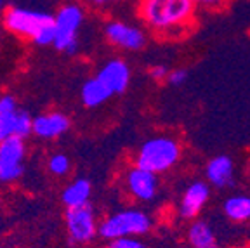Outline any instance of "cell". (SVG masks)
<instances>
[{
  "label": "cell",
  "mask_w": 250,
  "mask_h": 248,
  "mask_svg": "<svg viewBox=\"0 0 250 248\" xmlns=\"http://www.w3.org/2000/svg\"><path fill=\"white\" fill-rule=\"evenodd\" d=\"M24 141L21 137H9L0 143V181L12 183L23 174Z\"/></svg>",
  "instance_id": "obj_10"
},
{
  "label": "cell",
  "mask_w": 250,
  "mask_h": 248,
  "mask_svg": "<svg viewBox=\"0 0 250 248\" xmlns=\"http://www.w3.org/2000/svg\"><path fill=\"white\" fill-rule=\"evenodd\" d=\"M4 24L9 31L21 37H30L39 45L54 43L56 23L54 16L45 11L26 7H11L4 16Z\"/></svg>",
  "instance_id": "obj_2"
},
{
  "label": "cell",
  "mask_w": 250,
  "mask_h": 248,
  "mask_svg": "<svg viewBox=\"0 0 250 248\" xmlns=\"http://www.w3.org/2000/svg\"><path fill=\"white\" fill-rule=\"evenodd\" d=\"M56 23V39L54 47L58 51H64L70 56L77 54L78 40L77 33L78 28L83 23V11L78 5L68 4L59 9V12L54 18Z\"/></svg>",
  "instance_id": "obj_5"
},
{
  "label": "cell",
  "mask_w": 250,
  "mask_h": 248,
  "mask_svg": "<svg viewBox=\"0 0 250 248\" xmlns=\"http://www.w3.org/2000/svg\"><path fill=\"white\" fill-rule=\"evenodd\" d=\"M90 2H94L96 5H104V4H109L111 0H90Z\"/></svg>",
  "instance_id": "obj_24"
},
{
  "label": "cell",
  "mask_w": 250,
  "mask_h": 248,
  "mask_svg": "<svg viewBox=\"0 0 250 248\" xmlns=\"http://www.w3.org/2000/svg\"><path fill=\"white\" fill-rule=\"evenodd\" d=\"M153 217L139 208H125L111 213L99 222V236L103 240L113 241L118 238H141L153 229Z\"/></svg>",
  "instance_id": "obj_4"
},
{
  "label": "cell",
  "mask_w": 250,
  "mask_h": 248,
  "mask_svg": "<svg viewBox=\"0 0 250 248\" xmlns=\"http://www.w3.org/2000/svg\"><path fill=\"white\" fill-rule=\"evenodd\" d=\"M186 241L189 248H219L217 234L205 219H195L188 224Z\"/></svg>",
  "instance_id": "obj_13"
},
{
  "label": "cell",
  "mask_w": 250,
  "mask_h": 248,
  "mask_svg": "<svg viewBox=\"0 0 250 248\" xmlns=\"http://www.w3.org/2000/svg\"><path fill=\"white\" fill-rule=\"evenodd\" d=\"M20 111L21 109L18 108L16 99L12 96L0 97V143L16 136Z\"/></svg>",
  "instance_id": "obj_15"
},
{
  "label": "cell",
  "mask_w": 250,
  "mask_h": 248,
  "mask_svg": "<svg viewBox=\"0 0 250 248\" xmlns=\"http://www.w3.org/2000/svg\"><path fill=\"white\" fill-rule=\"evenodd\" d=\"M229 0H193V4L196 5L198 11H221Z\"/></svg>",
  "instance_id": "obj_21"
},
{
  "label": "cell",
  "mask_w": 250,
  "mask_h": 248,
  "mask_svg": "<svg viewBox=\"0 0 250 248\" xmlns=\"http://www.w3.org/2000/svg\"><path fill=\"white\" fill-rule=\"evenodd\" d=\"M90 193H92V186L87 179H77L75 183H71L66 189L62 191V203L68 208H75V207L87 205L90 200Z\"/></svg>",
  "instance_id": "obj_18"
},
{
  "label": "cell",
  "mask_w": 250,
  "mask_h": 248,
  "mask_svg": "<svg viewBox=\"0 0 250 248\" xmlns=\"http://www.w3.org/2000/svg\"><path fill=\"white\" fill-rule=\"evenodd\" d=\"M188 80V70H184V68H176V70H170V73H168L167 77V83L172 87H181L184 85Z\"/></svg>",
  "instance_id": "obj_22"
},
{
  "label": "cell",
  "mask_w": 250,
  "mask_h": 248,
  "mask_svg": "<svg viewBox=\"0 0 250 248\" xmlns=\"http://www.w3.org/2000/svg\"><path fill=\"white\" fill-rule=\"evenodd\" d=\"M108 248H148V245L141 238H118V240H113L108 243Z\"/></svg>",
  "instance_id": "obj_20"
},
{
  "label": "cell",
  "mask_w": 250,
  "mask_h": 248,
  "mask_svg": "<svg viewBox=\"0 0 250 248\" xmlns=\"http://www.w3.org/2000/svg\"><path fill=\"white\" fill-rule=\"evenodd\" d=\"M96 77L113 92V96L124 94L130 83V68L124 59H109L103 64Z\"/></svg>",
  "instance_id": "obj_12"
},
{
  "label": "cell",
  "mask_w": 250,
  "mask_h": 248,
  "mask_svg": "<svg viewBox=\"0 0 250 248\" xmlns=\"http://www.w3.org/2000/svg\"><path fill=\"white\" fill-rule=\"evenodd\" d=\"M104 37L111 45L118 47L122 51H141L146 45L148 39L143 28L134 26L125 21H108L104 24Z\"/></svg>",
  "instance_id": "obj_9"
},
{
  "label": "cell",
  "mask_w": 250,
  "mask_h": 248,
  "mask_svg": "<svg viewBox=\"0 0 250 248\" xmlns=\"http://www.w3.org/2000/svg\"><path fill=\"white\" fill-rule=\"evenodd\" d=\"M212 194V186L207 181L202 179H195L184 187L183 194L177 203V215L183 221H195L198 215L203 212V208L207 207L208 200Z\"/></svg>",
  "instance_id": "obj_7"
},
{
  "label": "cell",
  "mask_w": 250,
  "mask_h": 248,
  "mask_svg": "<svg viewBox=\"0 0 250 248\" xmlns=\"http://www.w3.org/2000/svg\"><path fill=\"white\" fill-rule=\"evenodd\" d=\"M124 181L129 196L141 203L153 202L158 196V191H160L158 175L149 170H145V168L136 167V165H132L129 170L125 172Z\"/></svg>",
  "instance_id": "obj_8"
},
{
  "label": "cell",
  "mask_w": 250,
  "mask_h": 248,
  "mask_svg": "<svg viewBox=\"0 0 250 248\" xmlns=\"http://www.w3.org/2000/svg\"><path fill=\"white\" fill-rule=\"evenodd\" d=\"M183 158V144L172 136H155L141 144L134 165L160 175L172 170Z\"/></svg>",
  "instance_id": "obj_3"
},
{
  "label": "cell",
  "mask_w": 250,
  "mask_h": 248,
  "mask_svg": "<svg viewBox=\"0 0 250 248\" xmlns=\"http://www.w3.org/2000/svg\"><path fill=\"white\" fill-rule=\"evenodd\" d=\"M70 128V120L62 113H49L33 118V134L42 139H52Z\"/></svg>",
  "instance_id": "obj_14"
},
{
  "label": "cell",
  "mask_w": 250,
  "mask_h": 248,
  "mask_svg": "<svg viewBox=\"0 0 250 248\" xmlns=\"http://www.w3.org/2000/svg\"><path fill=\"white\" fill-rule=\"evenodd\" d=\"M113 92L99 80L98 77L89 78L82 87V103L87 108H98L103 103H106Z\"/></svg>",
  "instance_id": "obj_17"
},
{
  "label": "cell",
  "mask_w": 250,
  "mask_h": 248,
  "mask_svg": "<svg viewBox=\"0 0 250 248\" xmlns=\"http://www.w3.org/2000/svg\"><path fill=\"white\" fill-rule=\"evenodd\" d=\"M223 213L231 222L243 224L250 221V196L249 194H231L224 200Z\"/></svg>",
  "instance_id": "obj_16"
},
{
  "label": "cell",
  "mask_w": 250,
  "mask_h": 248,
  "mask_svg": "<svg viewBox=\"0 0 250 248\" xmlns=\"http://www.w3.org/2000/svg\"><path fill=\"white\" fill-rule=\"evenodd\" d=\"M205 181L215 189H228L233 187L236 183V167L234 160L228 155H217L212 156L203 168Z\"/></svg>",
  "instance_id": "obj_11"
},
{
  "label": "cell",
  "mask_w": 250,
  "mask_h": 248,
  "mask_svg": "<svg viewBox=\"0 0 250 248\" xmlns=\"http://www.w3.org/2000/svg\"><path fill=\"white\" fill-rule=\"evenodd\" d=\"M7 2H9V0H0V12L4 11V7L7 5Z\"/></svg>",
  "instance_id": "obj_25"
},
{
  "label": "cell",
  "mask_w": 250,
  "mask_h": 248,
  "mask_svg": "<svg viewBox=\"0 0 250 248\" xmlns=\"http://www.w3.org/2000/svg\"><path fill=\"white\" fill-rule=\"evenodd\" d=\"M64 217L71 245H85L99 236V224L96 222V212L90 203L68 208Z\"/></svg>",
  "instance_id": "obj_6"
},
{
  "label": "cell",
  "mask_w": 250,
  "mask_h": 248,
  "mask_svg": "<svg viewBox=\"0 0 250 248\" xmlns=\"http://www.w3.org/2000/svg\"><path fill=\"white\" fill-rule=\"evenodd\" d=\"M193 0H139L137 14L151 33L165 40H181L196 21Z\"/></svg>",
  "instance_id": "obj_1"
},
{
  "label": "cell",
  "mask_w": 250,
  "mask_h": 248,
  "mask_svg": "<svg viewBox=\"0 0 250 248\" xmlns=\"http://www.w3.org/2000/svg\"><path fill=\"white\" fill-rule=\"evenodd\" d=\"M148 73L155 82H167V77H168V73H170V70H168L167 64H153V66H149Z\"/></svg>",
  "instance_id": "obj_23"
},
{
  "label": "cell",
  "mask_w": 250,
  "mask_h": 248,
  "mask_svg": "<svg viewBox=\"0 0 250 248\" xmlns=\"http://www.w3.org/2000/svg\"><path fill=\"white\" fill-rule=\"evenodd\" d=\"M49 168H51L52 174L64 175L70 170V160H68V156L58 153V155L51 156V160H49Z\"/></svg>",
  "instance_id": "obj_19"
}]
</instances>
